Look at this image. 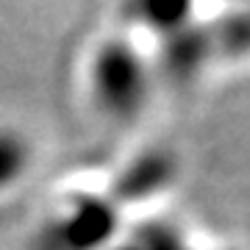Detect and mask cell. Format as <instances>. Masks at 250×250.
Here are the masks:
<instances>
[{
    "mask_svg": "<svg viewBox=\"0 0 250 250\" xmlns=\"http://www.w3.org/2000/svg\"><path fill=\"white\" fill-rule=\"evenodd\" d=\"M89 92L92 103L108 120H134L147 103L150 75L147 64L136 47L128 42H106L89 67Z\"/></svg>",
    "mask_w": 250,
    "mask_h": 250,
    "instance_id": "cell-1",
    "label": "cell"
},
{
    "mask_svg": "<svg viewBox=\"0 0 250 250\" xmlns=\"http://www.w3.org/2000/svg\"><path fill=\"white\" fill-rule=\"evenodd\" d=\"M34 161V145L17 125H0V195L25 181Z\"/></svg>",
    "mask_w": 250,
    "mask_h": 250,
    "instance_id": "cell-2",
    "label": "cell"
}]
</instances>
